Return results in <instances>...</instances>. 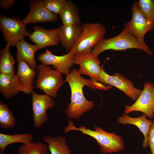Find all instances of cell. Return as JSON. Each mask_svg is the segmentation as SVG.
<instances>
[{
    "instance_id": "6da1fadb",
    "label": "cell",
    "mask_w": 154,
    "mask_h": 154,
    "mask_svg": "<svg viewBox=\"0 0 154 154\" xmlns=\"http://www.w3.org/2000/svg\"><path fill=\"white\" fill-rule=\"evenodd\" d=\"M66 76L64 82H67L69 85L71 98L70 103L68 104L66 108L65 114L70 119L77 120L94 107L93 102L87 100L85 97L83 87L87 86L93 89L101 90L102 84L91 79L82 77L78 70L74 68L72 69Z\"/></svg>"
},
{
    "instance_id": "603a6c76",
    "label": "cell",
    "mask_w": 154,
    "mask_h": 154,
    "mask_svg": "<svg viewBox=\"0 0 154 154\" xmlns=\"http://www.w3.org/2000/svg\"><path fill=\"white\" fill-rule=\"evenodd\" d=\"M11 46L6 44L0 51V73L9 74H15V60L9 50Z\"/></svg>"
},
{
    "instance_id": "d6986e66",
    "label": "cell",
    "mask_w": 154,
    "mask_h": 154,
    "mask_svg": "<svg viewBox=\"0 0 154 154\" xmlns=\"http://www.w3.org/2000/svg\"><path fill=\"white\" fill-rule=\"evenodd\" d=\"M17 62V74L23 86L22 92L27 94H31L34 88L33 85L36 72L25 62L23 61Z\"/></svg>"
},
{
    "instance_id": "d4e9b609",
    "label": "cell",
    "mask_w": 154,
    "mask_h": 154,
    "mask_svg": "<svg viewBox=\"0 0 154 154\" xmlns=\"http://www.w3.org/2000/svg\"><path fill=\"white\" fill-rule=\"evenodd\" d=\"M48 148L41 142H31L19 146L18 150L19 154H47Z\"/></svg>"
},
{
    "instance_id": "484cf974",
    "label": "cell",
    "mask_w": 154,
    "mask_h": 154,
    "mask_svg": "<svg viewBox=\"0 0 154 154\" xmlns=\"http://www.w3.org/2000/svg\"><path fill=\"white\" fill-rule=\"evenodd\" d=\"M137 3L139 11L143 16L154 24V0H139Z\"/></svg>"
},
{
    "instance_id": "7a4b0ae2",
    "label": "cell",
    "mask_w": 154,
    "mask_h": 154,
    "mask_svg": "<svg viewBox=\"0 0 154 154\" xmlns=\"http://www.w3.org/2000/svg\"><path fill=\"white\" fill-rule=\"evenodd\" d=\"M68 124L64 130L65 133L70 131L77 130L80 131L83 134L92 137L96 140L100 147V151L104 154L117 152L122 150L125 148V141L122 139V136L113 132H108L100 127H95V130H92L83 126L78 128L70 120L68 121Z\"/></svg>"
},
{
    "instance_id": "8fae6325",
    "label": "cell",
    "mask_w": 154,
    "mask_h": 154,
    "mask_svg": "<svg viewBox=\"0 0 154 154\" xmlns=\"http://www.w3.org/2000/svg\"><path fill=\"white\" fill-rule=\"evenodd\" d=\"M74 60L75 64L80 66L78 71L80 74L88 75L91 79L99 82L103 69L100 66L101 62L98 56L92 52L74 56Z\"/></svg>"
},
{
    "instance_id": "83f0119b",
    "label": "cell",
    "mask_w": 154,
    "mask_h": 154,
    "mask_svg": "<svg viewBox=\"0 0 154 154\" xmlns=\"http://www.w3.org/2000/svg\"><path fill=\"white\" fill-rule=\"evenodd\" d=\"M147 140L151 153L154 154V122L148 133Z\"/></svg>"
},
{
    "instance_id": "277c9868",
    "label": "cell",
    "mask_w": 154,
    "mask_h": 154,
    "mask_svg": "<svg viewBox=\"0 0 154 154\" xmlns=\"http://www.w3.org/2000/svg\"><path fill=\"white\" fill-rule=\"evenodd\" d=\"M81 33L70 52L74 56L92 52L94 46L104 38L106 29L100 23H86L82 24Z\"/></svg>"
},
{
    "instance_id": "44dd1931",
    "label": "cell",
    "mask_w": 154,
    "mask_h": 154,
    "mask_svg": "<svg viewBox=\"0 0 154 154\" xmlns=\"http://www.w3.org/2000/svg\"><path fill=\"white\" fill-rule=\"evenodd\" d=\"M43 141L47 143L51 154H71V151L65 137L57 136L52 137L45 135L42 137Z\"/></svg>"
},
{
    "instance_id": "4fadbf2b",
    "label": "cell",
    "mask_w": 154,
    "mask_h": 154,
    "mask_svg": "<svg viewBox=\"0 0 154 154\" xmlns=\"http://www.w3.org/2000/svg\"><path fill=\"white\" fill-rule=\"evenodd\" d=\"M29 3V13L22 20L26 26L30 23L54 22L58 20V15L49 11L46 8L44 0H32Z\"/></svg>"
},
{
    "instance_id": "cb8c5ba5",
    "label": "cell",
    "mask_w": 154,
    "mask_h": 154,
    "mask_svg": "<svg viewBox=\"0 0 154 154\" xmlns=\"http://www.w3.org/2000/svg\"><path fill=\"white\" fill-rule=\"evenodd\" d=\"M16 123L15 118L10 110L8 105L0 101V125L3 129L14 127Z\"/></svg>"
},
{
    "instance_id": "9c48e42d",
    "label": "cell",
    "mask_w": 154,
    "mask_h": 154,
    "mask_svg": "<svg viewBox=\"0 0 154 154\" xmlns=\"http://www.w3.org/2000/svg\"><path fill=\"white\" fill-rule=\"evenodd\" d=\"M99 82L103 84H108L116 87L135 101L142 91L135 87L131 81L122 74L116 73L111 76L104 69L100 76Z\"/></svg>"
},
{
    "instance_id": "5bb4252c",
    "label": "cell",
    "mask_w": 154,
    "mask_h": 154,
    "mask_svg": "<svg viewBox=\"0 0 154 154\" xmlns=\"http://www.w3.org/2000/svg\"><path fill=\"white\" fill-rule=\"evenodd\" d=\"M34 31L29 35V39L39 49L50 46H56L60 42L56 29H46L38 25L33 27Z\"/></svg>"
},
{
    "instance_id": "8992f818",
    "label": "cell",
    "mask_w": 154,
    "mask_h": 154,
    "mask_svg": "<svg viewBox=\"0 0 154 154\" xmlns=\"http://www.w3.org/2000/svg\"><path fill=\"white\" fill-rule=\"evenodd\" d=\"M22 20L18 17L0 15V29L3 38L11 46H15L17 42L24 40L31 34L27 31Z\"/></svg>"
},
{
    "instance_id": "7402d4cb",
    "label": "cell",
    "mask_w": 154,
    "mask_h": 154,
    "mask_svg": "<svg viewBox=\"0 0 154 154\" xmlns=\"http://www.w3.org/2000/svg\"><path fill=\"white\" fill-rule=\"evenodd\" d=\"M33 139V136L30 133L9 135L0 133V154H3L10 144L17 143L26 144L32 142Z\"/></svg>"
},
{
    "instance_id": "e0dca14e",
    "label": "cell",
    "mask_w": 154,
    "mask_h": 154,
    "mask_svg": "<svg viewBox=\"0 0 154 154\" xmlns=\"http://www.w3.org/2000/svg\"><path fill=\"white\" fill-rule=\"evenodd\" d=\"M56 29L62 46L69 52L76 42L81 33V26L62 25Z\"/></svg>"
},
{
    "instance_id": "9a60e30c",
    "label": "cell",
    "mask_w": 154,
    "mask_h": 154,
    "mask_svg": "<svg viewBox=\"0 0 154 154\" xmlns=\"http://www.w3.org/2000/svg\"><path fill=\"white\" fill-rule=\"evenodd\" d=\"M23 87L17 74L0 73V92L6 99L11 98L22 92Z\"/></svg>"
},
{
    "instance_id": "f1b7e54d",
    "label": "cell",
    "mask_w": 154,
    "mask_h": 154,
    "mask_svg": "<svg viewBox=\"0 0 154 154\" xmlns=\"http://www.w3.org/2000/svg\"><path fill=\"white\" fill-rule=\"evenodd\" d=\"M14 0H1L0 6L2 8L9 10L11 5L14 4Z\"/></svg>"
},
{
    "instance_id": "ffe728a7",
    "label": "cell",
    "mask_w": 154,
    "mask_h": 154,
    "mask_svg": "<svg viewBox=\"0 0 154 154\" xmlns=\"http://www.w3.org/2000/svg\"><path fill=\"white\" fill-rule=\"evenodd\" d=\"M59 15L63 25H82L78 9L72 0L67 1Z\"/></svg>"
},
{
    "instance_id": "30bf717a",
    "label": "cell",
    "mask_w": 154,
    "mask_h": 154,
    "mask_svg": "<svg viewBox=\"0 0 154 154\" xmlns=\"http://www.w3.org/2000/svg\"><path fill=\"white\" fill-rule=\"evenodd\" d=\"M31 95L33 125L39 128L48 120L46 111L54 107L55 102L52 97L45 94H39L33 91Z\"/></svg>"
},
{
    "instance_id": "ac0fdd59",
    "label": "cell",
    "mask_w": 154,
    "mask_h": 154,
    "mask_svg": "<svg viewBox=\"0 0 154 154\" xmlns=\"http://www.w3.org/2000/svg\"><path fill=\"white\" fill-rule=\"evenodd\" d=\"M15 46L17 50L16 59L17 61H23L35 70L38 66L35 57V52L39 50L37 46L28 43L24 39L18 42Z\"/></svg>"
},
{
    "instance_id": "3957f363",
    "label": "cell",
    "mask_w": 154,
    "mask_h": 154,
    "mask_svg": "<svg viewBox=\"0 0 154 154\" xmlns=\"http://www.w3.org/2000/svg\"><path fill=\"white\" fill-rule=\"evenodd\" d=\"M132 48L142 50L151 56L153 54V51L146 44L141 42L124 29L115 37L102 39L94 46L92 52L98 57L101 53L108 50L122 51Z\"/></svg>"
},
{
    "instance_id": "2e32d148",
    "label": "cell",
    "mask_w": 154,
    "mask_h": 154,
    "mask_svg": "<svg viewBox=\"0 0 154 154\" xmlns=\"http://www.w3.org/2000/svg\"><path fill=\"white\" fill-rule=\"evenodd\" d=\"M147 116L143 114L137 117H132L127 114H123L117 119V122L120 124L133 125L137 126L144 135V139L142 144L143 148L146 149L148 145L147 137L150 128L154 123L153 120L147 119Z\"/></svg>"
},
{
    "instance_id": "4316f807",
    "label": "cell",
    "mask_w": 154,
    "mask_h": 154,
    "mask_svg": "<svg viewBox=\"0 0 154 154\" xmlns=\"http://www.w3.org/2000/svg\"><path fill=\"white\" fill-rule=\"evenodd\" d=\"M45 6L49 11L59 14L63 8L67 0H45Z\"/></svg>"
},
{
    "instance_id": "ba28073f",
    "label": "cell",
    "mask_w": 154,
    "mask_h": 154,
    "mask_svg": "<svg viewBox=\"0 0 154 154\" xmlns=\"http://www.w3.org/2000/svg\"><path fill=\"white\" fill-rule=\"evenodd\" d=\"M140 95L132 105L126 104L124 112L127 114L133 111L142 112L150 119L154 117V84L146 82Z\"/></svg>"
},
{
    "instance_id": "52a82bcc",
    "label": "cell",
    "mask_w": 154,
    "mask_h": 154,
    "mask_svg": "<svg viewBox=\"0 0 154 154\" xmlns=\"http://www.w3.org/2000/svg\"><path fill=\"white\" fill-rule=\"evenodd\" d=\"M131 18L125 24L123 29L130 33L142 43L146 44L144 40L146 34L154 30V24L146 19L138 9L137 1L131 7Z\"/></svg>"
},
{
    "instance_id": "5b68a950",
    "label": "cell",
    "mask_w": 154,
    "mask_h": 154,
    "mask_svg": "<svg viewBox=\"0 0 154 154\" xmlns=\"http://www.w3.org/2000/svg\"><path fill=\"white\" fill-rule=\"evenodd\" d=\"M37 78L35 86L45 94L54 98L64 84L62 74L57 69L53 70L49 66L41 64L37 66Z\"/></svg>"
},
{
    "instance_id": "7c38bea8",
    "label": "cell",
    "mask_w": 154,
    "mask_h": 154,
    "mask_svg": "<svg viewBox=\"0 0 154 154\" xmlns=\"http://www.w3.org/2000/svg\"><path fill=\"white\" fill-rule=\"evenodd\" d=\"M74 57V55L70 52L58 56L53 54L52 51L46 49L44 52L38 55L37 59L42 64L52 65L54 68L66 76L69 73L70 68L75 64Z\"/></svg>"
}]
</instances>
